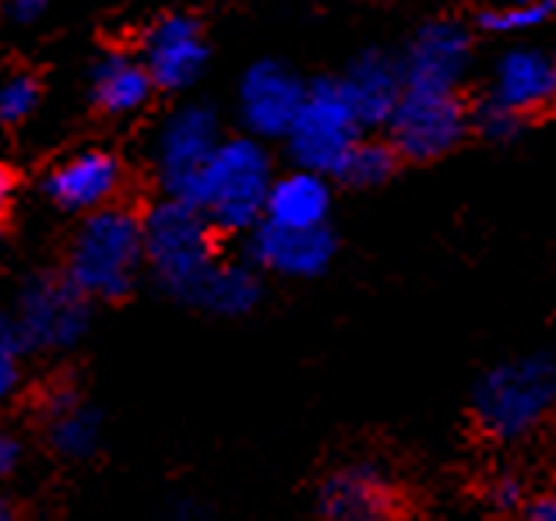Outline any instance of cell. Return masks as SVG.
I'll use <instances>...</instances> for the list:
<instances>
[{
	"label": "cell",
	"mask_w": 556,
	"mask_h": 521,
	"mask_svg": "<svg viewBox=\"0 0 556 521\" xmlns=\"http://www.w3.org/2000/svg\"><path fill=\"white\" fill-rule=\"evenodd\" d=\"M363 135V124L356 110L349 106L339 78H317L306 81L303 106L296 120L286 130V152L292 166L314 169L331 177L339 169L342 155L353 149V141Z\"/></svg>",
	"instance_id": "obj_6"
},
{
	"label": "cell",
	"mask_w": 556,
	"mask_h": 521,
	"mask_svg": "<svg viewBox=\"0 0 556 521\" xmlns=\"http://www.w3.org/2000/svg\"><path fill=\"white\" fill-rule=\"evenodd\" d=\"M141 61L159 89L180 92L187 85H194L204 64H208V47H204L201 25L187 18V14H169L144 39Z\"/></svg>",
	"instance_id": "obj_15"
},
{
	"label": "cell",
	"mask_w": 556,
	"mask_h": 521,
	"mask_svg": "<svg viewBox=\"0 0 556 521\" xmlns=\"http://www.w3.org/2000/svg\"><path fill=\"white\" fill-rule=\"evenodd\" d=\"M521 518H529V521H556V486L532 494L529 504H525Z\"/></svg>",
	"instance_id": "obj_27"
},
{
	"label": "cell",
	"mask_w": 556,
	"mask_h": 521,
	"mask_svg": "<svg viewBox=\"0 0 556 521\" xmlns=\"http://www.w3.org/2000/svg\"><path fill=\"white\" fill-rule=\"evenodd\" d=\"M218 141H223V130H218V117L208 106H180L163 124L155 141V166L169 198L187 201L190 187H194L198 173L208 166Z\"/></svg>",
	"instance_id": "obj_12"
},
{
	"label": "cell",
	"mask_w": 556,
	"mask_h": 521,
	"mask_svg": "<svg viewBox=\"0 0 556 521\" xmlns=\"http://www.w3.org/2000/svg\"><path fill=\"white\" fill-rule=\"evenodd\" d=\"M22 335L11 321H0V402L14 395L22 381Z\"/></svg>",
	"instance_id": "obj_26"
},
{
	"label": "cell",
	"mask_w": 556,
	"mask_h": 521,
	"mask_svg": "<svg viewBox=\"0 0 556 521\" xmlns=\"http://www.w3.org/2000/svg\"><path fill=\"white\" fill-rule=\"evenodd\" d=\"M331 177L303 166L275 173L265 201V219L282 226H325L331 219Z\"/></svg>",
	"instance_id": "obj_17"
},
{
	"label": "cell",
	"mask_w": 556,
	"mask_h": 521,
	"mask_svg": "<svg viewBox=\"0 0 556 521\" xmlns=\"http://www.w3.org/2000/svg\"><path fill=\"white\" fill-rule=\"evenodd\" d=\"M121 163L110 152L85 149L64 158L47 177V194L67 212H96L106 208L113 194L121 191Z\"/></svg>",
	"instance_id": "obj_16"
},
{
	"label": "cell",
	"mask_w": 556,
	"mask_h": 521,
	"mask_svg": "<svg viewBox=\"0 0 556 521\" xmlns=\"http://www.w3.org/2000/svg\"><path fill=\"white\" fill-rule=\"evenodd\" d=\"M265 300V282L251 260H215L190 296V307L218 317H243Z\"/></svg>",
	"instance_id": "obj_18"
},
{
	"label": "cell",
	"mask_w": 556,
	"mask_h": 521,
	"mask_svg": "<svg viewBox=\"0 0 556 521\" xmlns=\"http://www.w3.org/2000/svg\"><path fill=\"white\" fill-rule=\"evenodd\" d=\"M339 85L349 99V106L356 110L363 130H384L405 89L399 53L384 47L359 50L339 75Z\"/></svg>",
	"instance_id": "obj_14"
},
{
	"label": "cell",
	"mask_w": 556,
	"mask_h": 521,
	"mask_svg": "<svg viewBox=\"0 0 556 521\" xmlns=\"http://www.w3.org/2000/svg\"><path fill=\"white\" fill-rule=\"evenodd\" d=\"M399 61L413 89H468L479 64V33L455 14H437L408 33Z\"/></svg>",
	"instance_id": "obj_7"
},
{
	"label": "cell",
	"mask_w": 556,
	"mask_h": 521,
	"mask_svg": "<svg viewBox=\"0 0 556 521\" xmlns=\"http://www.w3.org/2000/svg\"><path fill=\"white\" fill-rule=\"evenodd\" d=\"M339 254V237L325 226H282L261 219L247 233V260L261 275H278V279H317L331 268Z\"/></svg>",
	"instance_id": "obj_9"
},
{
	"label": "cell",
	"mask_w": 556,
	"mask_h": 521,
	"mask_svg": "<svg viewBox=\"0 0 556 521\" xmlns=\"http://www.w3.org/2000/svg\"><path fill=\"white\" fill-rule=\"evenodd\" d=\"M4 518H11V511H8V500L0 497V521H4Z\"/></svg>",
	"instance_id": "obj_31"
},
{
	"label": "cell",
	"mask_w": 556,
	"mask_h": 521,
	"mask_svg": "<svg viewBox=\"0 0 556 521\" xmlns=\"http://www.w3.org/2000/svg\"><path fill=\"white\" fill-rule=\"evenodd\" d=\"M50 0H8V14L18 25H28V22H36L42 11H47Z\"/></svg>",
	"instance_id": "obj_28"
},
{
	"label": "cell",
	"mask_w": 556,
	"mask_h": 521,
	"mask_svg": "<svg viewBox=\"0 0 556 521\" xmlns=\"http://www.w3.org/2000/svg\"><path fill=\"white\" fill-rule=\"evenodd\" d=\"M144 260V229L130 212L96 208L78 229L67 257V279L85 296L113 300L135 285Z\"/></svg>",
	"instance_id": "obj_4"
},
{
	"label": "cell",
	"mask_w": 556,
	"mask_h": 521,
	"mask_svg": "<svg viewBox=\"0 0 556 521\" xmlns=\"http://www.w3.org/2000/svg\"><path fill=\"white\" fill-rule=\"evenodd\" d=\"M50 444L67 458H89L99 444V416L75 391H56L47 405Z\"/></svg>",
	"instance_id": "obj_21"
},
{
	"label": "cell",
	"mask_w": 556,
	"mask_h": 521,
	"mask_svg": "<svg viewBox=\"0 0 556 521\" xmlns=\"http://www.w3.org/2000/svg\"><path fill=\"white\" fill-rule=\"evenodd\" d=\"M384 135L402 155V163L430 166L455 155L472 141V96L468 89H413L405 85L402 99L384 124Z\"/></svg>",
	"instance_id": "obj_3"
},
{
	"label": "cell",
	"mask_w": 556,
	"mask_h": 521,
	"mask_svg": "<svg viewBox=\"0 0 556 521\" xmlns=\"http://www.w3.org/2000/svg\"><path fill=\"white\" fill-rule=\"evenodd\" d=\"M532 120L525 113L504 106L501 99H493L486 92L472 96V138L493 144V149H510L529 135Z\"/></svg>",
	"instance_id": "obj_23"
},
{
	"label": "cell",
	"mask_w": 556,
	"mask_h": 521,
	"mask_svg": "<svg viewBox=\"0 0 556 521\" xmlns=\"http://www.w3.org/2000/svg\"><path fill=\"white\" fill-rule=\"evenodd\" d=\"M402 511L394 475L370 458L345 461L317 490V514L334 521H384Z\"/></svg>",
	"instance_id": "obj_13"
},
{
	"label": "cell",
	"mask_w": 556,
	"mask_h": 521,
	"mask_svg": "<svg viewBox=\"0 0 556 521\" xmlns=\"http://www.w3.org/2000/svg\"><path fill=\"white\" fill-rule=\"evenodd\" d=\"M402 169V155L394 152L384 130H363L353 141V149L342 155L339 169L331 173L334 183L353 187V191H374L394 180V173Z\"/></svg>",
	"instance_id": "obj_20"
},
{
	"label": "cell",
	"mask_w": 556,
	"mask_h": 521,
	"mask_svg": "<svg viewBox=\"0 0 556 521\" xmlns=\"http://www.w3.org/2000/svg\"><path fill=\"white\" fill-rule=\"evenodd\" d=\"M529 497H532L529 480H525V472H518L515 466L493 469L482 475V483H479V504H482V511H490V514H521Z\"/></svg>",
	"instance_id": "obj_24"
},
{
	"label": "cell",
	"mask_w": 556,
	"mask_h": 521,
	"mask_svg": "<svg viewBox=\"0 0 556 521\" xmlns=\"http://www.w3.org/2000/svg\"><path fill=\"white\" fill-rule=\"evenodd\" d=\"M14 466H18V441L0 427V480H8Z\"/></svg>",
	"instance_id": "obj_29"
},
{
	"label": "cell",
	"mask_w": 556,
	"mask_h": 521,
	"mask_svg": "<svg viewBox=\"0 0 556 521\" xmlns=\"http://www.w3.org/2000/svg\"><path fill=\"white\" fill-rule=\"evenodd\" d=\"M306 81L282 61H257L243 71L237 110L247 135L261 141H282L303 106Z\"/></svg>",
	"instance_id": "obj_11"
},
{
	"label": "cell",
	"mask_w": 556,
	"mask_h": 521,
	"mask_svg": "<svg viewBox=\"0 0 556 521\" xmlns=\"http://www.w3.org/2000/svg\"><path fill=\"white\" fill-rule=\"evenodd\" d=\"M144 229V260L177 300L190 303L194 289L215 265V226L198 205L169 198L149 212Z\"/></svg>",
	"instance_id": "obj_5"
},
{
	"label": "cell",
	"mask_w": 556,
	"mask_h": 521,
	"mask_svg": "<svg viewBox=\"0 0 556 521\" xmlns=\"http://www.w3.org/2000/svg\"><path fill=\"white\" fill-rule=\"evenodd\" d=\"M39 106V85L28 75H8L0 81V124H22Z\"/></svg>",
	"instance_id": "obj_25"
},
{
	"label": "cell",
	"mask_w": 556,
	"mask_h": 521,
	"mask_svg": "<svg viewBox=\"0 0 556 521\" xmlns=\"http://www.w3.org/2000/svg\"><path fill=\"white\" fill-rule=\"evenodd\" d=\"M556 22V0H501L476 14V33L493 39H525Z\"/></svg>",
	"instance_id": "obj_22"
},
{
	"label": "cell",
	"mask_w": 556,
	"mask_h": 521,
	"mask_svg": "<svg viewBox=\"0 0 556 521\" xmlns=\"http://www.w3.org/2000/svg\"><path fill=\"white\" fill-rule=\"evenodd\" d=\"M479 92L501 99L529 120L546 117L556 110V47L532 36L507 39L486 64Z\"/></svg>",
	"instance_id": "obj_8"
},
{
	"label": "cell",
	"mask_w": 556,
	"mask_h": 521,
	"mask_svg": "<svg viewBox=\"0 0 556 521\" xmlns=\"http://www.w3.org/2000/svg\"><path fill=\"white\" fill-rule=\"evenodd\" d=\"M8 198H11V173H8L4 166H0V212H4Z\"/></svg>",
	"instance_id": "obj_30"
},
{
	"label": "cell",
	"mask_w": 556,
	"mask_h": 521,
	"mask_svg": "<svg viewBox=\"0 0 556 521\" xmlns=\"http://www.w3.org/2000/svg\"><path fill=\"white\" fill-rule=\"evenodd\" d=\"M152 89H155V81L149 75V67H144V61H135V56H127V53L102 56L92 75L96 103L106 113H113V117L141 110L149 103Z\"/></svg>",
	"instance_id": "obj_19"
},
{
	"label": "cell",
	"mask_w": 556,
	"mask_h": 521,
	"mask_svg": "<svg viewBox=\"0 0 556 521\" xmlns=\"http://www.w3.org/2000/svg\"><path fill=\"white\" fill-rule=\"evenodd\" d=\"M89 296L81 293L75 282H56V279H36L25 285L18 300V328L22 342L33 350H71L89 328Z\"/></svg>",
	"instance_id": "obj_10"
},
{
	"label": "cell",
	"mask_w": 556,
	"mask_h": 521,
	"mask_svg": "<svg viewBox=\"0 0 556 521\" xmlns=\"http://www.w3.org/2000/svg\"><path fill=\"white\" fill-rule=\"evenodd\" d=\"M275 180V163L268 144L254 135L223 138L208 166L198 173L187 201L204 212L218 233H251L265 219L268 187Z\"/></svg>",
	"instance_id": "obj_2"
},
{
	"label": "cell",
	"mask_w": 556,
	"mask_h": 521,
	"mask_svg": "<svg viewBox=\"0 0 556 521\" xmlns=\"http://www.w3.org/2000/svg\"><path fill=\"white\" fill-rule=\"evenodd\" d=\"M556 416V350L532 345L476 373L468 387V419L482 441L518 447L543 433Z\"/></svg>",
	"instance_id": "obj_1"
}]
</instances>
